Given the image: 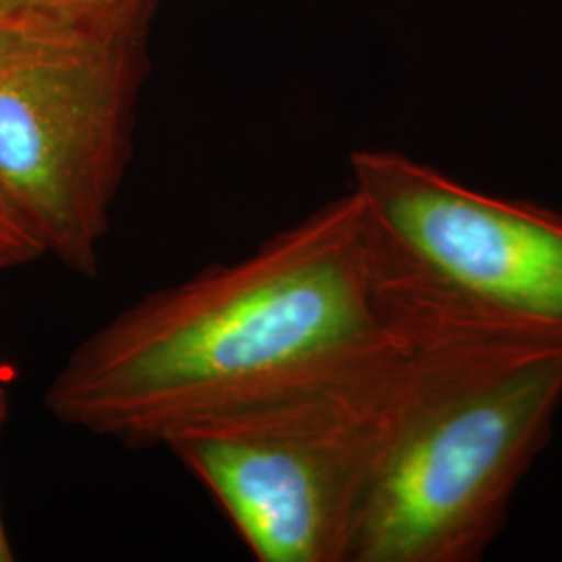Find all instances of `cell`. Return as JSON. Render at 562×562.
Segmentation results:
<instances>
[{"label": "cell", "mask_w": 562, "mask_h": 562, "mask_svg": "<svg viewBox=\"0 0 562 562\" xmlns=\"http://www.w3.org/2000/svg\"><path fill=\"white\" fill-rule=\"evenodd\" d=\"M401 338L336 371L190 423L162 448L259 562H350L371 492L448 344L496 315L423 281Z\"/></svg>", "instance_id": "2"}, {"label": "cell", "mask_w": 562, "mask_h": 562, "mask_svg": "<svg viewBox=\"0 0 562 562\" xmlns=\"http://www.w3.org/2000/svg\"><path fill=\"white\" fill-rule=\"evenodd\" d=\"M153 0H0V18L146 21Z\"/></svg>", "instance_id": "6"}, {"label": "cell", "mask_w": 562, "mask_h": 562, "mask_svg": "<svg viewBox=\"0 0 562 562\" xmlns=\"http://www.w3.org/2000/svg\"><path fill=\"white\" fill-rule=\"evenodd\" d=\"M44 257V248L20 217L0 199V271L21 267Z\"/></svg>", "instance_id": "7"}, {"label": "cell", "mask_w": 562, "mask_h": 562, "mask_svg": "<svg viewBox=\"0 0 562 562\" xmlns=\"http://www.w3.org/2000/svg\"><path fill=\"white\" fill-rule=\"evenodd\" d=\"M144 25L0 18V199L88 280L130 159Z\"/></svg>", "instance_id": "4"}, {"label": "cell", "mask_w": 562, "mask_h": 562, "mask_svg": "<svg viewBox=\"0 0 562 562\" xmlns=\"http://www.w3.org/2000/svg\"><path fill=\"white\" fill-rule=\"evenodd\" d=\"M9 417V394L4 390V385L0 383V431L7 423ZM13 561V548L9 543V536H7V529H4V522H2V515H0V562Z\"/></svg>", "instance_id": "8"}, {"label": "cell", "mask_w": 562, "mask_h": 562, "mask_svg": "<svg viewBox=\"0 0 562 562\" xmlns=\"http://www.w3.org/2000/svg\"><path fill=\"white\" fill-rule=\"evenodd\" d=\"M562 404V336L492 319L443 348L371 492L350 562H471Z\"/></svg>", "instance_id": "3"}, {"label": "cell", "mask_w": 562, "mask_h": 562, "mask_svg": "<svg viewBox=\"0 0 562 562\" xmlns=\"http://www.w3.org/2000/svg\"><path fill=\"white\" fill-rule=\"evenodd\" d=\"M383 229L462 299L562 336V215L473 190L394 150L350 155Z\"/></svg>", "instance_id": "5"}, {"label": "cell", "mask_w": 562, "mask_h": 562, "mask_svg": "<svg viewBox=\"0 0 562 562\" xmlns=\"http://www.w3.org/2000/svg\"><path fill=\"white\" fill-rule=\"evenodd\" d=\"M415 265L350 190L234 262L125 306L71 350L46 411L127 448L336 371L401 338Z\"/></svg>", "instance_id": "1"}]
</instances>
